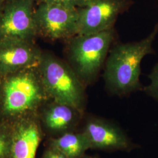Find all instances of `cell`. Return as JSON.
I'll use <instances>...</instances> for the list:
<instances>
[{
    "mask_svg": "<svg viewBox=\"0 0 158 158\" xmlns=\"http://www.w3.org/2000/svg\"><path fill=\"white\" fill-rule=\"evenodd\" d=\"M158 35V21L146 38L112 46L102 76L106 87L111 94L126 96L143 90L140 81L142 61L147 55L155 53L153 44Z\"/></svg>",
    "mask_w": 158,
    "mask_h": 158,
    "instance_id": "obj_1",
    "label": "cell"
},
{
    "mask_svg": "<svg viewBox=\"0 0 158 158\" xmlns=\"http://www.w3.org/2000/svg\"><path fill=\"white\" fill-rule=\"evenodd\" d=\"M115 37L113 28L91 35H77L68 40L69 66L85 87L96 81Z\"/></svg>",
    "mask_w": 158,
    "mask_h": 158,
    "instance_id": "obj_2",
    "label": "cell"
},
{
    "mask_svg": "<svg viewBox=\"0 0 158 158\" xmlns=\"http://www.w3.org/2000/svg\"><path fill=\"white\" fill-rule=\"evenodd\" d=\"M40 73L45 90L55 102L85 111V87L69 64L47 54L40 59Z\"/></svg>",
    "mask_w": 158,
    "mask_h": 158,
    "instance_id": "obj_3",
    "label": "cell"
},
{
    "mask_svg": "<svg viewBox=\"0 0 158 158\" xmlns=\"http://www.w3.org/2000/svg\"><path fill=\"white\" fill-rule=\"evenodd\" d=\"M34 17L36 31L49 39L68 40L78 35V8L41 3Z\"/></svg>",
    "mask_w": 158,
    "mask_h": 158,
    "instance_id": "obj_4",
    "label": "cell"
},
{
    "mask_svg": "<svg viewBox=\"0 0 158 158\" xmlns=\"http://www.w3.org/2000/svg\"><path fill=\"white\" fill-rule=\"evenodd\" d=\"M132 4V0H89L85 6L78 8V35H91L114 28L119 16Z\"/></svg>",
    "mask_w": 158,
    "mask_h": 158,
    "instance_id": "obj_5",
    "label": "cell"
},
{
    "mask_svg": "<svg viewBox=\"0 0 158 158\" xmlns=\"http://www.w3.org/2000/svg\"><path fill=\"white\" fill-rule=\"evenodd\" d=\"M35 0L6 2L0 15V40H25L36 31L34 20Z\"/></svg>",
    "mask_w": 158,
    "mask_h": 158,
    "instance_id": "obj_6",
    "label": "cell"
},
{
    "mask_svg": "<svg viewBox=\"0 0 158 158\" xmlns=\"http://www.w3.org/2000/svg\"><path fill=\"white\" fill-rule=\"evenodd\" d=\"M4 106L9 113L27 110L41 97L38 83L28 74L17 75L9 79L4 85Z\"/></svg>",
    "mask_w": 158,
    "mask_h": 158,
    "instance_id": "obj_7",
    "label": "cell"
},
{
    "mask_svg": "<svg viewBox=\"0 0 158 158\" xmlns=\"http://www.w3.org/2000/svg\"><path fill=\"white\" fill-rule=\"evenodd\" d=\"M83 132L88 139L90 149L123 151L130 146V140L122 130L104 119L89 117Z\"/></svg>",
    "mask_w": 158,
    "mask_h": 158,
    "instance_id": "obj_8",
    "label": "cell"
},
{
    "mask_svg": "<svg viewBox=\"0 0 158 158\" xmlns=\"http://www.w3.org/2000/svg\"><path fill=\"white\" fill-rule=\"evenodd\" d=\"M39 57L25 40H0V73H11L35 62Z\"/></svg>",
    "mask_w": 158,
    "mask_h": 158,
    "instance_id": "obj_9",
    "label": "cell"
},
{
    "mask_svg": "<svg viewBox=\"0 0 158 158\" xmlns=\"http://www.w3.org/2000/svg\"><path fill=\"white\" fill-rule=\"evenodd\" d=\"M40 136L35 125L20 128L15 134L11 147L12 158H35Z\"/></svg>",
    "mask_w": 158,
    "mask_h": 158,
    "instance_id": "obj_10",
    "label": "cell"
},
{
    "mask_svg": "<svg viewBox=\"0 0 158 158\" xmlns=\"http://www.w3.org/2000/svg\"><path fill=\"white\" fill-rule=\"evenodd\" d=\"M81 113L75 108L55 102L46 112V124L52 131L66 130L77 120Z\"/></svg>",
    "mask_w": 158,
    "mask_h": 158,
    "instance_id": "obj_11",
    "label": "cell"
},
{
    "mask_svg": "<svg viewBox=\"0 0 158 158\" xmlns=\"http://www.w3.org/2000/svg\"><path fill=\"white\" fill-rule=\"evenodd\" d=\"M54 149L69 158H80L90 149L89 142L85 133L67 132L53 142Z\"/></svg>",
    "mask_w": 158,
    "mask_h": 158,
    "instance_id": "obj_12",
    "label": "cell"
},
{
    "mask_svg": "<svg viewBox=\"0 0 158 158\" xmlns=\"http://www.w3.org/2000/svg\"><path fill=\"white\" fill-rule=\"evenodd\" d=\"M148 78L150 83L143 87V90L147 95L150 96L158 102V62L153 67Z\"/></svg>",
    "mask_w": 158,
    "mask_h": 158,
    "instance_id": "obj_13",
    "label": "cell"
},
{
    "mask_svg": "<svg viewBox=\"0 0 158 158\" xmlns=\"http://www.w3.org/2000/svg\"><path fill=\"white\" fill-rule=\"evenodd\" d=\"M89 0H35L38 4L41 3L57 4L74 8H81L87 4Z\"/></svg>",
    "mask_w": 158,
    "mask_h": 158,
    "instance_id": "obj_14",
    "label": "cell"
},
{
    "mask_svg": "<svg viewBox=\"0 0 158 158\" xmlns=\"http://www.w3.org/2000/svg\"><path fill=\"white\" fill-rule=\"evenodd\" d=\"M44 158H69L63 155L62 153L53 149L52 151H49L45 156Z\"/></svg>",
    "mask_w": 158,
    "mask_h": 158,
    "instance_id": "obj_15",
    "label": "cell"
},
{
    "mask_svg": "<svg viewBox=\"0 0 158 158\" xmlns=\"http://www.w3.org/2000/svg\"><path fill=\"white\" fill-rule=\"evenodd\" d=\"M6 149V139L0 135V158H3Z\"/></svg>",
    "mask_w": 158,
    "mask_h": 158,
    "instance_id": "obj_16",
    "label": "cell"
},
{
    "mask_svg": "<svg viewBox=\"0 0 158 158\" xmlns=\"http://www.w3.org/2000/svg\"><path fill=\"white\" fill-rule=\"evenodd\" d=\"M6 2L7 1L6 0H0V15L4 8Z\"/></svg>",
    "mask_w": 158,
    "mask_h": 158,
    "instance_id": "obj_17",
    "label": "cell"
},
{
    "mask_svg": "<svg viewBox=\"0 0 158 158\" xmlns=\"http://www.w3.org/2000/svg\"><path fill=\"white\" fill-rule=\"evenodd\" d=\"M96 158L94 157H91V156H84V158Z\"/></svg>",
    "mask_w": 158,
    "mask_h": 158,
    "instance_id": "obj_18",
    "label": "cell"
},
{
    "mask_svg": "<svg viewBox=\"0 0 158 158\" xmlns=\"http://www.w3.org/2000/svg\"><path fill=\"white\" fill-rule=\"evenodd\" d=\"M6 1L8 2V1H11V0H6Z\"/></svg>",
    "mask_w": 158,
    "mask_h": 158,
    "instance_id": "obj_19",
    "label": "cell"
}]
</instances>
